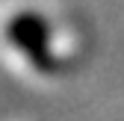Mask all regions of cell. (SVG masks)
Wrapping results in <instances>:
<instances>
[{"mask_svg":"<svg viewBox=\"0 0 124 121\" xmlns=\"http://www.w3.org/2000/svg\"><path fill=\"white\" fill-rule=\"evenodd\" d=\"M6 38L15 50H21L27 56V62L36 71L50 74L56 71V56L50 47V27L47 21L36 12H21L6 24Z\"/></svg>","mask_w":124,"mask_h":121,"instance_id":"1","label":"cell"}]
</instances>
